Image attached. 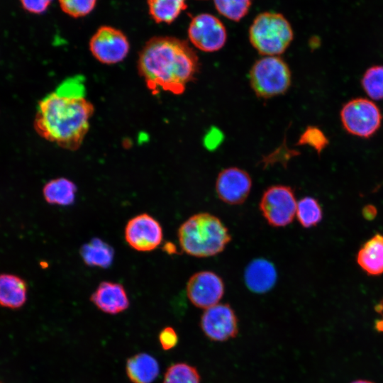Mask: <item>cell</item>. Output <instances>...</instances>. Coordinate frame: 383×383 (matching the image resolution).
<instances>
[{
  "mask_svg": "<svg viewBox=\"0 0 383 383\" xmlns=\"http://www.w3.org/2000/svg\"><path fill=\"white\" fill-rule=\"evenodd\" d=\"M94 112L82 77L69 78L38 102L33 126L41 138L76 150L88 133Z\"/></svg>",
  "mask_w": 383,
  "mask_h": 383,
  "instance_id": "obj_1",
  "label": "cell"
},
{
  "mask_svg": "<svg viewBox=\"0 0 383 383\" xmlns=\"http://www.w3.org/2000/svg\"><path fill=\"white\" fill-rule=\"evenodd\" d=\"M199 58L187 42L171 36L150 38L140 51L138 70L152 94L184 93L199 71Z\"/></svg>",
  "mask_w": 383,
  "mask_h": 383,
  "instance_id": "obj_2",
  "label": "cell"
},
{
  "mask_svg": "<svg viewBox=\"0 0 383 383\" xmlns=\"http://www.w3.org/2000/svg\"><path fill=\"white\" fill-rule=\"evenodd\" d=\"M177 235L182 250L196 257L214 256L223 251L231 240L227 227L209 213L189 217L179 226Z\"/></svg>",
  "mask_w": 383,
  "mask_h": 383,
  "instance_id": "obj_3",
  "label": "cell"
},
{
  "mask_svg": "<svg viewBox=\"0 0 383 383\" xmlns=\"http://www.w3.org/2000/svg\"><path fill=\"white\" fill-rule=\"evenodd\" d=\"M293 30L284 16L275 12L257 15L249 29L252 47L265 56L282 54L293 40Z\"/></svg>",
  "mask_w": 383,
  "mask_h": 383,
  "instance_id": "obj_4",
  "label": "cell"
},
{
  "mask_svg": "<svg viewBox=\"0 0 383 383\" xmlns=\"http://www.w3.org/2000/svg\"><path fill=\"white\" fill-rule=\"evenodd\" d=\"M250 82L255 94L269 99L284 94L292 82L290 69L279 56H265L250 71Z\"/></svg>",
  "mask_w": 383,
  "mask_h": 383,
  "instance_id": "obj_5",
  "label": "cell"
},
{
  "mask_svg": "<svg viewBox=\"0 0 383 383\" xmlns=\"http://www.w3.org/2000/svg\"><path fill=\"white\" fill-rule=\"evenodd\" d=\"M344 128L350 134L368 138L379 128L382 115L374 103L363 98L347 102L340 111Z\"/></svg>",
  "mask_w": 383,
  "mask_h": 383,
  "instance_id": "obj_6",
  "label": "cell"
},
{
  "mask_svg": "<svg viewBox=\"0 0 383 383\" xmlns=\"http://www.w3.org/2000/svg\"><path fill=\"white\" fill-rule=\"evenodd\" d=\"M297 203L294 190L289 186L269 187L259 203L260 210L267 222L274 227L290 224L296 215Z\"/></svg>",
  "mask_w": 383,
  "mask_h": 383,
  "instance_id": "obj_7",
  "label": "cell"
},
{
  "mask_svg": "<svg viewBox=\"0 0 383 383\" xmlns=\"http://www.w3.org/2000/svg\"><path fill=\"white\" fill-rule=\"evenodd\" d=\"M91 55L104 65H115L123 61L130 50L127 36L119 29L102 26L94 33L89 43Z\"/></svg>",
  "mask_w": 383,
  "mask_h": 383,
  "instance_id": "obj_8",
  "label": "cell"
},
{
  "mask_svg": "<svg viewBox=\"0 0 383 383\" xmlns=\"http://www.w3.org/2000/svg\"><path fill=\"white\" fill-rule=\"evenodd\" d=\"M187 33L192 44L206 52L221 50L227 40L224 25L209 13H200L194 16L189 23Z\"/></svg>",
  "mask_w": 383,
  "mask_h": 383,
  "instance_id": "obj_9",
  "label": "cell"
},
{
  "mask_svg": "<svg viewBox=\"0 0 383 383\" xmlns=\"http://www.w3.org/2000/svg\"><path fill=\"white\" fill-rule=\"evenodd\" d=\"M200 326L211 340L223 342L238 333V319L228 304H217L206 309L201 316Z\"/></svg>",
  "mask_w": 383,
  "mask_h": 383,
  "instance_id": "obj_10",
  "label": "cell"
},
{
  "mask_svg": "<svg viewBox=\"0 0 383 383\" xmlns=\"http://www.w3.org/2000/svg\"><path fill=\"white\" fill-rule=\"evenodd\" d=\"M124 237L133 249L149 252L157 248L163 238L160 223L148 213L138 214L131 218L126 225Z\"/></svg>",
  "mask_w": 383,
  "mask_h": 383,
  "instance_id": "obj_11",
  "label": "cell"
},
{
  "mask_svg": "<svg viewBox=\"0 0 383 383\" xmlns=\"http://www.w3.org/2000/svg\"><path fill=\"white\" fill-rule=\"evenodd\" d=\"M221 277L211 271L194 274L187 284V294L191 303L200 309H208L218 303L224 294Z\"/></svg>",
  "mask_w": 383,
  "mask_h": 383,
  "instance_id": "obj_12",
  "label": "cell"
},
{
  "mask_svg": "<svg viewBox=\"0 0 383 383\" xmlns=\"http://www.w3.org/2000/svg\"><path fill=\"white\" fill-rule=\"evenodd\" d=\"M252 187L250 174L244 170L231 167L221 170L216 181L218 197L231 205L243 204L248 197Z\"/></svg>",
  "mask_w": 383,
  "mask_h": 383,
  "instance_id": "obj_13",
  "label": "cell"
},
{
  "mask_svg": "<svg viewBox=\"0 0 383 383\" xmlns=\"http://www.w3.org/2000/svg\"><path fill=\"white\" fill-rule=\"evenodd\" d=\"M91 301L101 311L116 314L126 310L129 299L123 286L119 283L101 282L90 296Z\"/></svg>",
  "mask_w": 383,
  "mask_h": 383,
  "instance_id": "obj_14",
  "label": "cell"
},
{
  "mask_svg": "<svg viewBox=\"0 0 383 383\" xmlns=\"http://www.w3.org/2000/svg\"><path fill=\"white\" fill-rule=\"evenodd\" d=\"M277 273L274 265L264 258L252 260L246 267L244 280L252 292L264 294L271 290L277 282Z\"/></svg>",
  "mask_w": 383,
  "mask_h": 383,
  "instance_id": "obj_15",
  "label": "cell"
},
{
  "mask_svg": "<svg viewBox=\"0 0 383 383\" xmlns=\"http://www.w3.org/2000/svg\"><path fill=\"white\" fill-rule=\"evenodd\" d=\"M126 369L132 383H152L159 374L157 361L147 353H139L130 357Z\"/></svg>",
  "mask_w": 383,
  "mask_h": 383,
  "instance_id": "obj_16",
  "label": "cell"
},
{
  "mask_svg": "<svg viewBox=\"0 0 383 383\" xmlns=\"http://www.w3.org/2000/svg\"><path fill=\"white\" fill-rule=\"evenodd\" d=\"M357 263L367 273H383V235L376 234L367 241L357 254Z\"/></svg>",
  "mask_w": 383,
  "mask_h": 383,
  "instance_id": "obj_17",
  "label": "cell"
},
{
  "mask_svg": "<svg viewBox=\"0 0 383 383\" xmlns=\"http://www.w3.org/2000/svg\"><path fill=\"white\" fill-rule=\"evenodd\" d=\"M27 286L21 278L12 274H0V305L16 309L26 301Z\"/></svg>",
  "mask_w": 383,
  "mask_h": 383,
  "instance_id": "obj_18",
  "label": "cell"
},
{
  "mask_svg": "<svg viewBox=\"0 0 383 383\" xmlns=\"http://www.w3.org/2000/svg\"><path fill=\"white\" fill-rule=\"evenodd\" d=\"M77 187L70 179L60 177L49 181L43 187V193L47 202L60 206H70L76 198Z\"/></svg>",
  "mask_w": 383,
  "mask_h": 383,
  "instance_id": "obj_19",
  "label": "cell"
},
{
  "mask_svg": "<svg viewBox=\"0 0 383 383\" xmlns=\"http://www.w3.org/2000/svg\"><path fill=\"white\" fill-rule=\"evenodd\" d=\"M79 253L86 265L101 268L110 267L114 256L112 247L99 238H93L84 244Z\"/></svg>",
  "mask_w": 383,
  "mask_h": 383,
  "instance_id": "obj_20",
  "label": "cell"
},
{
  "mask_svg": "<svg viewBox=\"0 0 383 383\" xmlns=\"http://www.w3.org/2000/svg\"><path fill=\"white\" fill-rule=\"evenodd\" d=\"M149 14L157 23H172L187 7V0H147Z\"/></svg>",
  "mask_w": 383,
  "mask_h": 383,
  "instance_id": "obj_21",
  "label": "cell"
},
{
  "mask_svg": "<svg viewBox=\"0 0 383 383\" xmlns=\"http://www.w3.org/2000/svg\"><path fill=\"white\" fill-rule=\"evenodd\" d=\"M296 214L299 223L306 228L316 226L323 217L321 205L311 196L304 197L299 201Z\"/></svg>",
  "mask_w": 383,
  "mask_h": 383,
  "instance_id": "obj_22",
  "label": "cell"
},
{
  "mask_svg": "<svg viewBox=\"0 0 383 383\" xmlns=\"http://www.w3.org/2000/svg\"><path fill=\"white\" fill-rule=\"evenodd\" d=\"M201 377L196 368L187 363L179 362L167 370L163 383H200Z\"/></svg>",
  "mask_w": 383,
  "mask_h": 383,
  "instance_id": "obj_23",
  "label": "cell"
},
{
  "mask_svg": "<svg viewBox=\"0 0 383 383\" xmlns=\"http://www.w3.org/2000/svg\"><path fill=\"white\" fill-rule=\"evenodd\" d=\"M361 84L370 98L383 99V66L374 65L367 69L362 76Z\"/></svg>",
  "mask_w": 383,
  "mask_h": 383,
  "instance_id": "obj_24",
  "label": "cell"
},
{
  "mask_svg": "<svg viewBox=\"0 0 383 383\" xmlns=\"http://www.w3.org/2000/svg\"><path fill=\"white\" fill-rule=\"evenodd\" d=\"M217 11L228 19L239 21L248 12L251 0H213Z\"/></svg>",
  "mask_w": 383,
  "mask_h": 383,
  "instance_id": "obj_25",
  "label": "cell"
},
{
  "mask_svg": "<svg viewBox=\"0 0 383 383\" xmlns=\"http://www.w3.org/2000/svg\"><path fill=\"white\" fill-rule=\"evenodd\" d=\"M62 11L73 18L89 14L95 7L96 0H58Z\"/></svg>",
  "mask_w": 383,
  "mask_h": 383,
  "instance_id": "obj_26",
  "label": "cell"
},
{
  "mask_svg": "<svg viewBox=\"0 0 383 383\" xmlns=\"http://www.w3.org/2000/svg\"><path fill=\"white\" fill-rule=\"evenodd\" d=\"M299 144L308 145L320 154L328 144V140L318 128L309 126L301 135Z\"/></svg>",
  "mask_w": 383,
  "mask_h": 383,
  "instance_id": "obj_27",
  "label": "cell"
},
{
  "mask_svg": "<svg viewBox=\"0 0 383 383\" xmlns=\"http://www.w3.org/2000/svg\"><path fill=\"white\" fill-rule=\"evenodd\" d=\"M159 340L165 350L173 348L178 343V336L172 327L167 326L161 331L159 334Z\"/></svg>",
  "mask_w": 383,
  "mask_h": 383,
  "instance_id": "obj_28",
  "label": "cell"
},
{
  "mask_svg": "<svg viewBox=\"0 0 383 383\" xmlns=\"http://www.w3.org/2000/svg\"><path fill=\"white\" fill-rule=\"evenodd\" d=\"M23 8L29 13L41 14L50 5L52 0H20Z\"/></svg>",
  "mask_w": 383,
  "mask_h": 383,
  "instance_id": "obj_29",
  "label": "cell"
},
{
  "mask_svg": "<svg viewBox=\"0 0 383 383\" xmlns=\"http://www.w3.org/2000/svg\"><path fill=\"white\" fill-rule=\"evenodd\" d=\"M221 133L218 132V131H214V130H211V132L208 133L206 134L205 138V145L207 148H214L216 145H217L221 138Z\"/></svg>",
  "mask_w": 383,
  "mask_h": 383,
  "instance_id": "obj_30",
  "label": "cell"
},
{
  "mask_svg": "<svg viewBox=\"0 0 383 383\" xmlns=\"http://www.w3.org/2000/svg\"><path fill=\"white\" fill-rule=\"evenodd\" d=\"M363 214L366 218H372L376 214V210L374 206H367L363 210Z\"/></svg>",
  "mask_w": 383,
  "mask_h": 383,
  "instance_id": "obj_31",
  "label": "cell"
},
{
  "mask_svg": "<svg viewBox=\"0 0 383 383\" xmlns=\"http://www.w3.org/2000/svg\"><path fill=\"white\" fill-rule=\"evenodd\" d=\"M163 250L168 254H174L177 252V247L170 242H167L165 244Z\"/></svg>",
  "mask_w": 383,
  "mask_h": 383,
  "instance_id": "obj_32",
  "label": "cell"
},
{
  "mask_svg": "<svg viewBox=\"0 0 383 383\" xmlns=\"http://www.w3.org/2000/svg\"><path fill=\"white\" fill-rule=\"evenodd\" d=\"M376 310L377 312L383 313V300L377 306Z\"/></svg>",
  "mask_w": 383,
  "mask_h": 383,
  "instance_id": "obj_33",
  "label": "cell"
},
{
  "mask_svg": "<svg viewBox=\"0 0 383 383\" xmlns=\"http://www.w3.org/2000/svg\"><path fill=\"white\" fill-rule=\"evenodd\" d=\"M351 383H374V382L369 380H365V379H357V380L352 382Z\"/></svg>",
  "mask_w": 383,
  "mask_h": 383,
  "instance_id": "obj_34",
  "label": "cell"
}]
</instances>
